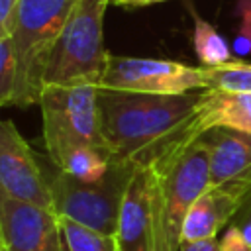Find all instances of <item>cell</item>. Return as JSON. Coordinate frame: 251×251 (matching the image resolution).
<instances>
[{"label":"cell","mask_w":251,"mask_h":251,"mask_svg":"<svg viewBox=\"0 0 251 251\" xmlns=\"http://www.w3.org/2000/svg\"><path fill=\"white\" fill-rule=\"evenodd\" d=\"M159 2H165V0H112V4L120 8H143V6H151Z\"/></svg>","instance_id":"603a6c76"},{"label":"cell","mask_w":251,"mask_h":251,"mask_svg":"<svg viewBox=\"0 0 251 251\" xmlns=\"http://www.w3.org/2000/svg\"><path fill=\"white\" fill-rule=\"evenodd\" d=\"M241 198L224 186H210L188 210L182 227V241L218 237L235 218Z\"/></svg>","instance_id":"7c38bea8"},{"label":"cell","mask_w":251,"mask_h":251,"mask_svg":"<svg viewBox=\"0 0 251 251\" xmlns=\"http://www.w3.org/2000/svg\"><path fill=\"white\" fill-rule=\"evenodd\" d=\"M241 229H243V233H245V237H247V241H249V245H251V220L249 222H245L243 226H239Z\"/></svg>","instance_id":"cb8c5ba5"},{"label":"cell","mask_w":251,"mask_h":251,"mask_svg":"<svg viewBox=\"0 0 251 251\" xmlns=\"http://www.w3.org/2000/svg\"><path fill=\"white\" fill-rule=\"evenodd\" d=\"M153 175L147 165H137L127 184L116 239L120 251H151L153 233Z\"/></svg>","instance_id":"8fae6325"},{"label":"cell","mask_w":251,"mask_h":251,"mask_svg":"<svg viewBox=\"0 0 251 251\" xmlns=\"http://www.w3.org/2000/svg\"><path fill=\"white\" fill-rule=\"evenodd\" d=\"M237 16H239V27L231 41V51L237 57H249L251 55V0L237 2Z\"/></svg>","instance_id":"ac0fdd59"},{"label":"cell","mask_w":251,"mask_h":251,"mask_svg":"<svg viewBox=\"0 0 251 251\" xmlns=\"http://www.w3.org/2000/svg\"><path fill=\"white\" fill-rule=\"evenodd\" d=\"M112 159H114V155L102 147L76 145L65 153L61 163L57 165V169L69 173L71 176H75L78 180L92 182V180L102 178L108 173Z\"/></svg>","instance_id":"4fadbf2b"},{"label":"cell","mask_w":251,"mask_h":251,"mask_svg":"<svg viewBox=\"0 0 251 251\" xmlns=\"http://www.w3.org/2000/svg\"><path fill=\"white\" fill-rule=\"evenodd\" d=\"M220 249L222 251H251V245L239 226L229 224L220 235Z\"/></svg>","instance_id":"d6986e66"},{"label":"cell","mask_w":251,"mask_h":251,"mask_svg":"<svg viewBox=\"0 0 251 251\" xmlns=\"http://www.w3.org/2000/svg\"><path fill=\"white\" fill-rule=\"evenodd\" d=\"M0 192L2 196L53 210L49 178L12 120H4L0 126Z\"/></svg>","instance_id":"ba28073f"},{"label":"cell","mask_w":251,"mask_h":251,"mask_svg":"<svg viewBox=\"0 0 251 251\" xmlns=\"http://www.w3.org/2000/svg\"><path fill=\"white\" fill-rule=\"evenodd\" d=\"M218 127L251 135V92L204 88L194 114L186 120V124L176 133H173L165 141V145L159 149L157 155H161L167 147L175 143L194 141Z\"/></svg>","instance_id":"30bf717a"},{"label":"cell","mask_w":251,"mask_h":251,"mask_svg":"<svg viewBox=\"0 0 251 251\" xmlns=\"http://www.w3.org/2000/svg\"><path fill=\"white\" fill-rule=\"evenodd\" d=\"M249 220H251V192L243 198V202H241V206H239V210H237V214H235L231 224L233 226H243Z\"/></svg>","instance_id":"7402d4cb"},{"label":"cell","mask_w":251,"mask_h":251,"mask_svg":"<svg viewBox=\"0 0 251 251\" xmlns=\"http://www.w3.org/2000/svg\"><path fill=\"white\" fill-rule=\"evenodd\" d=\"M180 251H222L220 249V237L200 239V241H182Z\"/></svg>","instance_id":"44dd1931"},{"label":"cell","mask_w":251,"mask_h":251,"mask_svg":"<svg viewBox=\"0 0 251 251\" xmlns=\"http://www.w3.org/2000/svg\"><path fill=\"white\" fill-rule=\"evenodd\" d=\"M20 65L10 37H0V104L14 106L18 94Z\"/></svg>","instance_id":"e0dca14e"},{"label":"cell","mask_w":251,"mask_h":251,"mask_svg":"<svg viewBox=\"0 0 251 251\" xmlns=\"http://www.w3.org/2000/svg\"><path fill=\"white\" fill-rule=\"evenodd\" d=\"M98 92V84H49L41 90L43 143L55 167L76 145H94L112 153L102 131Z\"/></svg>","instance_id":"5b68a950"},{"label":"cell","mask_w":251,"mask_h":251,"mask_svg":"<svg viewBox=\"0 0 251 251\" xmlns=\"http://www.w3.org/2000/svg\"><path fill=\"white\" fill-rule=\"evenodd\" d=\"M2 251H67L61 218L55 210L0 196Z\"/></svg>","instance_id":"9c48e42d"},{"label":"cell","mask_w":251,"mask_h":251,"mask_svg":"<svg viewBox=\"0 0 251 251\" xmlns=\"http://www.w3.org/2000/svg\"><path fill=\"white\" fill-rule=\"evenodd\" d=\"M200 98L202 90L145 94L100 88L102 131L114 157L149 165L165 141L194 114Z\"/></svg>","instance_id":"6da1fadb"},{"label":"cell","mask_w":251,"mask_h":251,"mask_svg":"<svg viewBox=\"0 0 251 251\" xmlns=\"http://www.w3.org/2000/svg\"><path fill=\"white\" fill-rule=\"evenodd\" d=\"M112 0H78L59 33L43 75L49 84H102L110 53L104 47V16Z\"/></svg>","instance_id":"3957f363"},{"label":"cell","mask_w":251,"mask_h":251,"mask_svg":"<svg viewBox=\"0 0 251 251\" xmlns=\"http://www.w3.org/2000/svg\"><path fill=\"white\" fill-rule=\"evenodd\" d=\"M18 4H20V0H0V37L12 35Z\"/></svg>","instance_id":"ffe728a7"},{"label":"cell","mask_w":251,"mask_h":251,"mask_svg":"<svg viewBox=\"0 0 251 251\" xmlns=\"http://www.w3.org/2000/svg\"><path fill=\"white\" fill-rule=\"evenodd\" d=\"M137 165L131 159L114 157L108 173L92 182L78 180L57 169L49 176L53 210L61 218L75 220L94 231L116 235L122 202Z\"/></svg>","instance_id":"8992f818"},{"label":"cell","mask_w":251,"mask_h":251,"mask_svg":"<svg viewBox=\"0 0 251 251\" xmlns=\"http://www.w3.org/2000/svg\"><path fill=\"white\" fill-rule=\"evenodd\" d=\"M206 78H208V88L229 90V92H251V63L233 59L222 67L206 69Z\"/></svg>","instance_id":"2e32d148"},{"label":"cell","mask_w":251,"mask_h":251,"mask_svg":"<svg viewBox=\"0 0 251 251\" xmlns=\"http://www.w3.org/2000/svg\"><path fill=\"white\" fill-rule=\"evenodd\" d=\"M78 0H20L10 35L20 65L16 104H39L49 53Z\"/></svg>","instance_id":"277c9868"},{"label":"cell","mask_w":251,"mask_h":251,"mask_svg":"<svg viewBox=\"0 0 251 251\" xmlns=\"http://www.w3.org/2000/svg\"><path fill=\"white\" fill-rule=\"evenodd\" d=\"M100 88L145 94H184L208 88V78L204 67H190L180 61L110 55Z\"/></svg>","instance_id":"52a82bcc"},{"label":"cell","mask_w":251,"mask_h":251,"mask_svg":"<svg viewBox=\"0 0 251 251\" xmlns=\"http://www.w3.org/2000/svg\"><path fill=\"white\" fill-rule=\"evenodd\" d=\"M61 226L65 233L67 251H120L116 235L94 231L69 218H61Z\"/></svg>","instance_id":"9a60e30c"},{"label":"cell","mask_w":251,"mask_h":251,"mask_svg":"<svg viewBox=\"0 0 251 251\" xmlns=\"http://www.w3.org/2000/svg\"><path fill=\"white\" fill-rule=\"evenodd\" d=\"M190 12H192V22H194L192 41H194V51L200 61V67L214 69V67H222L233 61L231 45H227V41L218 33V29L210 22H206L202 16H198L196 10L190 8Z\"/></svg>","instance_id":"5bb4252c"},{"label":"cell","mask_w":251,"mask_h":251,"mask_svg":"<svg viewBox=\"0 0 251 251\" xmlns=\"http://www.w3.org/2000/svg\"><path fill=\"white\" fill-rule=\"evenodd\" d=\"M153 175L151 251H180L192 204L210 188V153L204 137L167 147L149 165Z\"/></svg>","instance_id":"7a4b0ae2"}]
</instances>
